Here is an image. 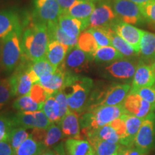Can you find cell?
Instances as JSON below:
<instances>
[{
	"instance_id": "cell-1",
	"label": "cell",
	"mask_w": 155,
	"mask_h": 155,
	"mask_svg": "<svg viewBox=\"0 0 155 155\" xmlns=\"http://www.w3.org/2000/svg\"><path fill=\"white\" fill-rule=\"evenodd\" d=\"M21 40L25 59L33 63L44 58L49 42L47 25L32 16V19L22 27Z\"/></svg>"
},
{
	"instance_id": "cell-18",
	"label": "cell",
	"mask_w": 155,
	"mask_h": 155,
	"mask_svg": "<svg viewBox=\"0 0 155 155\" xmlns=\"http://www.w3.org/2000/svg\"><path fill=\"white\" fill-rule=\"evenodd\" d=\"M61 128L63 137L67 139H82L79 116L74 111L69 110L58 123Z\"/></svg>"
},
{
	"instance_id": "cell-49",
	"label": "cell",
	"mask_w": 155,
	"mask_h": 155,
	"mask_svg": "<svg viewBox=\"0 0 155 155\" xmlns=\"http://www.w3.org/2000/svg\"><path fill=\"white\" fill-rule=\"evenodd\" d=\"M54 150L55 151L56 155H68L66 152H65V146L63 143H60L57 146H55Z\"/></svg>"
},
{
	"instance_id": "cell-22",
	"label": "cell",
	"mask_w": 155,
	"mask_h": 155,
	"mask_svg": "<svg viewBox=\"0 0 155 155\" xmlns=\"http://www.w3.org/2000/svg\"><path fill=\"white\" fill-rule=\"evenodd\" d=\"M82 132L86 137L87 141L91 139H101L109 142L120 144L119 134L109 124L96 129H83Z\"/></svg>"
},
{
	"instance_id": "cell-51",
	"label": "cell",
	"mask_w": 155,
	"mask_h": 155,
	"mask_svg": "<svg viewBox=\"0 0 155 155\" xmlns=\"http://www.w3.org/2000/svg\"><path fill=\"white\" fill-rule=\"evenodd\" d=\"M40 155H56L55 150H50V149H45Z\"/></svg>"
},
{
	"instance_id": "cell-37",
	"label": "cell",
	"mask_w": 155,
	"mask_h": 155,
	"mask_svg": "<svg viewBox=\"0 0 155 155\" xmlns=\"http://www.w3.org/2000/svg\"><path fill=\"white\" fill-rule=\"evenodd\" d=\"M17 127L13 114H0V141H8L9 135Z\"/></svg>"
},
{
	"instance_id": "cell-9",
	"label": "cell",
	"mask_w": 155,
	"mask_h": 155,
	"mask_svg": "<svg viewBox=\"0 0 155 155\" xmlns=\"http://www.w3.org/2000/svg\"><path fill=\"white\" fill-rule=\"evenodd\" d=\"M30 63L31 62L24 60L9 77L14 97L23 96L30 94L34 84L28 73Z\"/></svg>"
},
{
	"instance_id": "cell-30",
	"label": "cell",
	"mask_w": 155,
	"mask_h": 155,
	"mask_svg": "<svg viewBox=\"0 0 155 155\" xmlns=\"http://www.w3.org/2000/svg\"><path fill=\"white\" fill-rule=\"evenodd\" d=\"M45 149L47 148L42 142L35 140L30 134L15 151V155H40Z\"/></svg>"
},
{
	"instance_id": "cell-35",
	"label": "cell",
	"mask_w": 155,
	"mask_h": 155,
	"mask_svg": "<svg viewBox=\"0 0 155 155\" xmlns=\"http://www.w3.org/2000/svg\"><path fill=\"white\" fill-rule=\"evenodd\" d=\"M77 45L85 53L92 56L96 50L99 48L94 36L88 30L81 32L78 38Z\"/></svg>"
},
{
	"instance_id": "cell-28",
	"label": "cell",
	"mask_w": 155,
	"mask_h": 155,
	"mask_svg": "<svg viewBox=\"0 0 155 155\" xmlns=\"http://www.w3.org/2000/svg\"><path fill=\"white\" fill-rule=\"evenodd\" d=\"M48 26V32L49 41H58L61 43L72 48L77 45L78 38L70 37L60 28L58 23L49 24Z\"/></svg>"
},
{
	"instance_id": "cell-2",
	"label": "cell",
	"mask_w": 155,
	"mask_h": 155,
	"mask_svg": "<svg viewBox=\"0 0 155 155\" xmlns=\"http://www.w3.org/2000/svg\"><path fill=\"white\" fill-rule=\"evenodd\" d=\"M93 87V81L89 78L66 72L65 86L62 90L66 95L71 111L78 115L86 111Z\"/></svg>"
},
{
	"instance_id": "cell-17",
	"label": "cell",
	"mask_w": 155,
	"mask_h": 155,
	"mask_svg": "<svg viewBox=\"0 0 155 155\" xmlns=\"http://www.w3.org/2000/svg\"><path fill=\"white\" fill-rule=\"evenodd\" d=\"M123 106L127 113L142 119L152 112L150 104L138 94L133 93H129L127 95Z\"/></svg>"
},
{
	"instance_id": "cell-52",
	"label": "cell",
	"mask_w": 155,
	"mask_h": 155,
	"mask_svg": "<svg viewBox=\"0 0 155 155\" xmlns=\"http://www.w3.org/2000/svg\"><path fill=\"white\" fill-rule=\"evenodd\" d=\"M86 1H88V2H94L95 1H97V0H86Z\"/></svg>"
},
{
	"instance_id": "cell-24",
	"label": "cell",
	"mask_w": 155,
	"mask_h": 155,
	"mask_svg": "<svg viewBox=\"0 0 155 155\" xmlns=\"http://www.w3.org/2000/svg\"><path fill=\"white\" fill-rule=\"evenodd\" d=\"M58 25L65 33L75 38H78L81 32L87 28L81 21L73 18L66 13H62L58 19Z\"/></svg>"
},
{
	"instance_id": "cell-8",
	"label": "cell",
	"mask_w": 155,
	"mask_h": 155,
	"mask_svg": "<svg viewBox=\"0 0 155 155\" xmlns=\"http://www.w3.org/2000/svg\"><path fill=\"white\" fill-rule=\"evenodd\" d=\"M118 19L130 25H140L145 22L140 6L129 0H113L111 4Z\"/></svg>"
},
{
	"instance_id": "cell-53",
	"label": "cell",
	"mask_w": 155,
	"mask_h": 155,
	"mask_svg": "<svg viewBox=\"0 0 155 155\" xmlns=\"http://www.w3.org/2000/svg\"><path fill=\"white\" fill-rule=\"evenodd\" d=\"M152 65H153V68H154V71H155V61H154V63L152 64Z\"/></svg>"
},
{
	"instance_id": "cell-3",
	"label": "cell",
	"mask_w": 155,
	"mask_h": 155,
	"mask_svg": "<svg viewBox=\"0 0 155 155\" xmlns=\"http://www.w3.org/2000/svg\"><path fill=\"white\" fill-rule=\"evenodd\" d=\"M22 30L12 32L5 37L0 45L1 68L7 74H11L21 63L26 60L24 58L22 48Z\"/></svg>"
},
{
	"instance_id": "cell-43",
	"label": "cell",
	"mask_w": 155,
	"mask_h": 155,
	"mask_svg": "<svg viewBox=\"0 0 155 155\" xmlns=\"http://www.w3.org/2000/svg\"><path fill=\"white\" fill-rule=\"evenodd\" d=\"M145 22L155 25V0L140 6Z\"/></svg>"
},
{
	"instance_id": "cell-54",
	"label": "cell",
	"mask_w": 155,
	"mask_h": 155,
	"mask_svg": "<svg viewBox=\"0 0 155 155\" xmlns=\"http://www.w3.org/2000/svg\"><path fill=\"white\" fill-rule=\"evenodd\" d=\"M2 68H1V59H0V69H1Z\"/></svg>"
},
{
	"instance_id": "cell-27",
	"label": "cell",
	"mask_w": 155,
	"mask_h": 155,
	"mask_svg": "<svg viewBox=\"0 0 155 155\" xmlns=\"http://www.w3.org/2000/svg\"><path fill=\"white\" fill-rule=\"evenodd\" d=\"M106 30V33L109 37L111 40V45L115 48L119 53H121L124 57L127 58H131L134 56L138 55L139 53L135 51V50L131 47L127 41H125L121 36H119L116 32L112 30L111 28H104Z\"/></svg>"
},
{
	"instance_id": "cell-38",
	"label": "cell",
	"mask_w": 155,
	"mask_h": 155,
	"mask_svg": "<svg viewBox=\"0 0 155 155\" xmlns=\"http://www.w3.org/2000/svg\"><path fill=\"white\" fill-rule=\"evenodd\" d=\"M30 134H28L25 128L17 127L12 129L9 135L8 142L10 144L15 152L18 149V147L28 138Z\"/></svg>"
},
{
	"instance_id": "cell-6",
	"label": "cell",
	"mask_w": 155,
	"mask_h": 155,
	"mask_svg": "<svg viewBox=\"0 0 155 155\" xmlns=\"http://www.w3.org/2000/svg\"><path fill=\"white\" fill-rule=\"evenodd\" d=\"M138 63L131 58H123L108 64L103 68L102 75L111 80L130 83Z\"/></svg>"
},
{
	"instance_id": "cell-15",
	"label": "cell",
	"mask_w": 155,
	"mask_h": 155,
	"mask_svg": "<svg viewBox=\"0 0 155 155\" xmlns=\"http://www.w3.org/2000/svg\"><path fill=\"white\" fill-rule=\"evenodd\" d=\"M154 85L155 71L153 65L139 62L132 79L131 88L129 93H134L139 88L152 87Z\"/></svg>"
},
{
	"instance_id": "cell-33",
	"label": "cell",
	"mask_w": 155,
	"mask_h": 155,
	"mask_svg": "<svg viewBox=\"0 0 155 155\" xmlns=\"http://www.w3.org/2000/svg\"><path fill=\"white\" fill-rule=\"evenodd\" d=\"M140 53L147 60L155 59V34L144 31L140 42Z\"/></svg>"
},
{
	"instance_id": "cell-20",
	"label": "cell",
	"mask_w": 155,
	"mask_h": 155,
	"mask_svg": "<svg viewBox=\"0 0 155 155\" xmlns=\"http://www.w3.org/2000/svg\"><path fill=\"white\" fill-rule=\"evenodd\" d=\"M22 29V23L16 12L0 11V39H3L13 31Z\"/></svg>"
},
{
	"instance_id": "cell-36",
	"label": "cell",
	"mask_w": 155,
	"mask_h": 155,
	"mask_svg": "<svg viewBox=\"0 0 155 155\" xmlns=\"http://www.w3.org/2000/svg\"><path fill=\"white\" fill-rule=\"evenodd\" d=\"M64 138L63 134L62 132L61 128L58 124L52 123L50 127L46 129L45 137L42 144L45 145L46 148L50 149V147L55 146Z\"/></svg>"
},
{
	"instance_id": "cell-34",
	"label": "cell",
	"mask_w": 155,
	"mask_h": 155,
	"mask_svg": "<svg viewBox=\"0 0 155 155\" xmlns=\"http://www.w3.org/2000/svg\"><path fill=\"white\" fill-rule=\"evenodd\" d=\"M42 111L52 123L58 124L61 121L59 105L54 96H48L43 103Z\"/></svg>"
},
{
	"instance_id": "cell-46",
	"label": "cell",
	"mask_w": 155,
	"mask_h": 155,
	"mask_svg": "<svg viewBox=\"0 0 155 155\" xmlns=\"http://www.w3.org/2000/svg\"><path fill=\"white\" fill-rule=\"evenodd\" d=\"M109 124L115 129L116 132L119 134L120 137V141H121L124 137L126 134V124L124 121L120 117L114 120L113 121L109 123Z\"/></svg>"
},
{
	"instance_id": "cell-12",
	"label": "cell",
	"mask_w": 155,
	"mask_h": 155,
	"mask_svg": "<svg viewBox=\"0 0 155 155\" xmlns=\"http://www.w3.org/2000/svg\"><path fill=\"white\" fill-rule=\"evenodd\" d=\"M14 120L17 127L25 129H48L52 122L48 119L42 111L32 112L17 111L13 114Z\"/></svg>"
},
{
	"instance_id": "cell-14",
	"label": "cell",
	"mask_w": 155,
	"mask_h": 155,
	"mask_svg": "<svg viewBox=\"0 0 155 155\" xmlns=\"http://www.w3.org/2000/svg\"><path fill=\"white\" fill-rule=\"evenodd\" d=\"M118 19L111 5L106 2L98 5L93 12L89 19V28H110Z\"/></svg>"
},
{
	"instance_id": "cell-13",
	"label": "cell",
	"mask_w": 155,
	"mask_h": 155,
	"mask_svg": "<svg viewBox=\"0 0 155 155\" xmlns=\"http://www.w3.org/2000/svg\"><path fill=\"white\" fill-rule=\"evenodd\" d=\"M110 28L130 45L136 52L140 53V42L144 30L124 22L119 19H116Z\"/></svg>"
},
{
	"instance_id": "cell-16",
	"label": "cell",
	"mask_w": 155,
	"mask_h": 155,
	"mask_svg": "<svg viewBox=\"0 0 155 155\" xmlns=\"http://www.w3.org/2000/svg\"><path fill=\"white\" fill-rule=\"evenodd\" d=\"M65 70L61 64L55 72L48 73L40 77L38 83L43 88L49 96H53L56 93L61 91L65 86Z\"/></svg>"
},
{
	"instance_id": "cell-19",
	"label": "cell",
	"mask_w": 155,
	"mask_h": 155,
	"mask_svg": "<svg viewBox=\"0 0 155 155\" xmlns=\"http://www.w3.org/2000/svg\"><path fill=\"white\" fill-rule=\"evenodd\" d=\"M126 124V134L124 137L120 141V144L130 147L134 145L135 139L140 129L143 119L125 112L121 116Z\"/></svg>"
},
{
	"instance_id": "cell-50",
	"label": "cell",
	"mask_w": 155,
	"mask_h": 155,
	"mask_svg": "<svg viewBox=\"0 0 155 155\" xmlns=\"http://www.w3.org/2000/svg\"><path fill=\"white\" fill-rule=\"evenodd\" d=\"M129 1L132 2L137 4V5H138L139 6H141L148 2H150L152 1H154V0H129Z\"/></svg>"
},
{
	"instance_id": "cell-4",
	"label": "cell",
	"mask_w": 155,
	"mask_h": 155,
	"mask_svg": "<svg viewBox=\"0 0 155 155\" xmlns=\"http://www.w3.org/2000/svg\"><path fill=\"white\" fill-rule=\"evenodd\" d=\"M127 112L123 104L118 106H98L89 108L80 114L81 129H96L108 124Z\"/></svg>"
},
{
	"instance_id": "cell-40",
	"label": "cell",
	"mask_w": 155,
	"mask_h": 155,
	"mask_svg": "<svg viewBox=\"0 0 155 155\" xmlns=\"http://www.w3.org/2000/svg\"><path fill=\"white\" fill-rule=\"evenodd\" d=\"M88 31L94 36L98 47L111 46L109 37L104 28H89Z\"/></svg>"
},
{
	"instance_id": "cell-23",
	"label": "cell",
	"mask_w": 155,
	"mask_h": 155,
	"mask_svg": "<svg viewBox=\"0 0 155 155\" xmlns=\"http://www.w3.org/2000/svg\"><path fill=\"white\" fill-rule=\"evenodd\" d=\"M68 46L58 41H49L48 45L45 58L50 64L58 68L63 63L69 50Z\"/></svg>"
},
{
	"instance_id": "cell-44",
	"label": "cell",
	"mask_w": 155,
	"mask_h": 155,
	"mask_svg": "<svg viewBox=\"0 0 155 155\" xmlns=\"http://www.w3.org/2000/svg\"><path fill=\"white\" fill-rule=\"evenodd\" d=\"M53 96H55L58 105H59L60 117H61V119L70 110L68 104L66 95H65V93L63 91V90H61L60 91L56 93L55 94H54Z\"/></svg>"
},
{
	"instance_id": "cell-32",
	"label": "cell",
	"mask_w": 155,
	"mask_h": 155,
	"mask_svg": "<svg viewBox=\"0 0 155 155\" xmlns=\"http://www.w3.org/2000/svg\"><path fill=\"white\" fill-rule=\"evenodd\" d=\"M88 141L94 149L96 155H116L121 147L119 143H112L101 139H91Z\"/></svg>"
},
{
	"instance_id": "cell-10",
	"label": "cell",
	"mask_w": 155,
	"mask_h": 155,
	"mask_svg": "<svg viewBox=\"0 0 155 155\" xmlns=\"http://www.w3.org/2000/svg\"><path fill=\"white\" fill-rule=\"evenodd\" d=\"M63 13L57 0H34L33 17L46 25L58 23Z\"/></svg>"
},
{
	"instance_id": "cell-11",
	"label": "cell",
	"mask_w": 155,
	"mask_h": 155,
	"mask_svg": "<svg viewBox=\"0 0 155 155\" xmlns=\"http://www.w3.org/2000/svg\"><path fill=\"white\" fill-rule=\"evenodd\" d=\"M93 59L92 55L85 53L76 45L69 50L62 64L66 72L78 75L89 68V63Z\"/></svg>"
},
{
	"instance_id": "cell-31",
	"label": "cell",
	"mask_w": 155,
	"mask_h": 155,
	"mask_svg": "<svg viewBox=\"0 0 155 155\" xmlns=\"http://www.w3.org/2000/svg\"><path fill=\"white\" fill-rule=\"evenodd\" d=\"M43 104H40L36 103L30 96V95H25L23 96L17 97L12 104V107L17 111L32 112L42 111Z\"/></svg>"
},
{
	"instance_id": "cell-5",
	"label": "cell",
	"mask_w": 155,
	"mask_h": 155,
	"mask_svg": "<svg viewBox=\"0 0 155 155\" xmlns=\"http://www.w3.org/2000/svg\"><path fill=\"white\" fill-rule=\"evenodd\" d=\"M131 88L130 83H114L101 91L91 92L87 110L98 106L121 105Z\"/></svg>"
},
{
	"instance_id": "cell-45",
	"label": "cell",
	"mask_w": 155,
	"mask_h": 155,
	"mask_svg": "<svg viewBox=\"0 0 155 155\" xmlns=\"http://www.w3.org/2000/svg\"><path fill=\"white\" fill-rule=\"evenodd\" d=\"M147 153L143 152L142 150H139L138 147L135 145H132L130 147L123 146L121 145L116 155H147Z\"/></svg>"
},
{
	"instance_id": "cell-25",
	"label": "cell",
	"mask_w": 155,
	"mask_h": 155,
	"mask_svg": "<svg viewBox=\"0 0 155 155\" xmlns=\"http://www.w3.org/2000/svg\"><path fill=\"white\" fill-rule=\"evenodd\" d=\"M64 146L68 155H96L94 149L87 140L67 139Z\"/></svg>"
},
{
	"instance_id": "cell-48",
	"label": "cell",
	"mask_w": 155,
	"mask_h": 155,
	"mask_svg": "<svg viewBox=\"0 0 155 155\" xmlns=\"http://www.w3.org/2000/svg\"><path fill=\"white\" fill-rule=\"evenodd\" d=\"M77 0H57L60 7L63 11V13L67 12L70 7L74 4Z\"/></svg>"
},
{
	"instance_id": "cell-29",
	"label": "cell",
	"mask_w": 155,
	"mask_h": 155,
	"mask_svg": "<svg viewBox=\"0 0 155 155\" xmlns=\"http://www.w3.org/2000/svg\"><path fill=\"white\" fill-rule=\"evenodd\" d=\"M93 58L98 63H111L124 58V55L113 46L99 47L94 53Z\"/></svg>"
},
{
	"instance_id": "cell-41",
	"label": "cell",
	"mask_w": 155,
	"mask_h": 155,
	"mask_svg": "<svg viewBox=\"0 0 155 155\" xmlns=\"http://www.w3.org/2000/svg\"><path fill=\"white\" fill-rule=\"evenodd\" d=\"M133 94H138L143 99L148 102L152 107V111L155 112V86L139 88Z\"/></svg>"
},
{
	"instance_id": "cell-26",
	"label": "cell",
	"mask_w": 155,
	"mask_h": 155,
	"mask_svg": "<svg viewBox=\"0 0 155 155\" xmlns=\"http://www.w3.org/2000/svg\"><path fill=\"white\" fill-rule=\"evenodd\" d=\"M58 68L53 66L45 58L38 61L31 63L28 68V73L32 83H38L42 75L55 72Z\"/></svg>"
},
{
	"instance_id": "cell-7",
	"label": "cell",
	"mask_w": 155,
	"mask_h": 155,
	"mask_svg": "<svg viewBox=\"0 0 155 155\" xmlns=\"http://www.w3.org/2000/svg\"><path fill=\"white\" fill-rule=\"evenodd\" d=\"M134 145L147 154L155 150V112H151L143 119Z\"/></svg>"
},
{
	"instance_id": "cell-39",
	"label": "cell",
	"mask_w": 155,
	"mask_h": 155,
	"mask_svg": "<svg viewBox=\"0 0 155 155\" xmlns=\"http://www.w3.org/2000/svg\"><path fill=\"white\" fill-rule=\"evenodd\" d=\"M14 98L9 78L0 79V111Z\"/></svg>"
},
{
	"instance_id": "cell-21",
	"label": "cell",
	"mask_w": 155,
	"mask_h": 155,
	"mask_svg": "<svg viewBox=\"0 0 155 155\" xmlns=\"http://www.w3.org/2000/svg\"><path fill=\"white\" fill-rule=\"evenodd\" d=\"M95 8L96 7L92 2L86 1V0H77L65 13L73 18L81 21L88 28L89 19Z\"/></svg>"
},
{
	"instance_id": "cell-47",
	"label": "cell",
	"mask_w": 155,
	"mask_h": 155,
	"mask_svg": "<svg viewBox=\"0 0 155 155\" xmlns=\"http://www.w3.org/2000/svg\"><path fill=\"white\" fill-rule=\"evenodd\" d=\"M0 155H15V151L8 141H0Z\"/></svg>"
},
{
	"instance_id": "cell-42",
	"label": "cell",
	"mask_w": 155,
	"mask_h": 155,
	"mask_svg": "<svg viewBox=\"0 0 155 155\" xmlns=\"http://www.w3.org/2000/svg\"><path fill=\"white\" fill-rule=\"evenodd\" d=\"M29 95L32 98V100L40 104H43L48 98V96H50L48 93L45 91V90L39 83L33 84Z\"/></svg>"
}]
</instances>
